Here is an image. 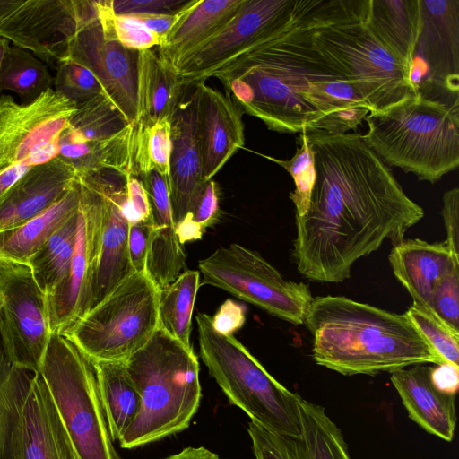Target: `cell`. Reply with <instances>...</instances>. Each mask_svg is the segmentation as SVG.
Returning a JSON list of instances; mask_svg holds the SVG:
<instances>
[{
	"mask_svg": "<svg viewBox=\"0 0 459 459\" xmlns=\"http://www.w3.org/2000/svg\"><path fill=\"white\" fill-rule=\"evenodd\" d=\"M304 132L316 182L307 213L295 217L291 256L305 278L340 283L359 259L386 239L402 241L425 213L362 134Z\"/></svg>",
	"mask_w": 459,
	"mask_h": 459,
	"instance_id": "6da1fadb",
	"label": "cell"
},
{
	"mask_svg": "<svg viewBox=\"0 0 459 459\" xmlns=\"http://www.w3.org/2000/svg\"><path fill=\"white\" fill-rule=\"evenodd\" d=\"M330 0H296L290 18L212 76L241 112L273 131L355 129L371 111L316 36Z\"/></svg>",
	"mask_w": 459,
	"mask_h": 459,
	"instance_id": "7a4b0ae2",
	"label": "cell"
},
{
	"mask_svg": "<svg viewBox=\"0 0 459 459\" xmlns=\"http://www.w3.org/2000/svg\"><path fill=\"white\" fill-rule=\"evenodd\" d=\"M304 325L312 337L314 361L344 376L447 363L405 314L347 297L314 298Z\"/></svg>",
	"mask_w": 459,
	"mask_h": 459,
	"instance_id": "3957f363",
	"label": "cell"
},
{
	"mask_svg": "<svg viewBox=\"0 0 459 459\" xmlns=\"http://www.w3.org/2000/svg\"><path fill=\"white\" fill-rule=\"evenodd\" d=\"M125 365L140 396V408L119 439L120 446H143L187 429L202 396L193 349L159 327Z\"/></svg>",
	"mask_w": 459,
	"mask_h": 459,
	"instance_id": "277c9868",
	"label": "cell"
},
{
	"mask_svg": "<svg viewBox=\"0 0 459 459\" xmlns=\"http://www.w3.org/2000/svg\"><path fill=\"white\" fill-rule=\"evenodd\" d=\"M365 143L387 165L435 183L459 165V105L418 94L364 119Z\"/></svg>",
	"mask_w": 459,
	"mask_h": 459,
	"instance_id": "5b68a950",
	"label": "cell"
},
{
	"mask_svg": "<svg viewBox=\"0 0 459 459\" xmlns=\"http://www.w3.org/2000/svg\"><path fill=\"white\" fill-rule=\"evenodd\" d=\"M200 356L230 403L274 433L300 438L299 394L271 376L234 335L212 326L211 316H196Z\"/></svg>",
	"mask_w": 459,
	"mask_h": 459,
	"instance_id": "8992f818",
	"label": "cell"
},
{
	"mask_svg": "<svg viewBox=\"0 0 459 459\" xmlns=\"http://www.w3.org/2000/svg\"><path fill=\"white\" fill-rule=\"evenodd\" d=\"M368 8V0H330L316 36L342 64L371 111H380L418 91L410 70L366 26Z\"/></svg>",
	"mask_w": 459,
	"mask_h": 459,
	"instance_id": "52a82bcc",
	"label": "cell"
},
{
	"mask_svg": "<svg viewBox=\"0 0 459 459\" xmlns=\"http://www.w3.org/2000/svg\"><path fill=\"white\" fill-rule=\"evenodd\" d=\"M79 459H121L109 436L92 360L52 333L39 370Z\"/></svg>",
	"mask_w": 459,
	"mask_h": 459,
	"instance_id": "ba28073f",
	"label": "cell"
},
{
	"mask_svg": "<svg viewBox=\"0 0 459 459\" xmlns=\"http://www.w3.org/2000/svg\"><path fill=\"white\" fill-rule=\"evenodd\" d=\"M159 290L134 273L63 335L92 361L126 362L159 328Z\"/></svg>",
	"mask_w": 459,
	"mask_h": 459,
	"instance_id": "9c48e42d",
	"label": "cell"
},
{
	"mask_svg": "<svg viewBox=\"0 0 459 459\" xmlns=\"http://www.w3.org/2000/svg\"><path fill=\"white\" fill-rule=\"evenodd\" d=\"M203 284L212 285L294 325H304L312 303L309 285L285 279L257 252L233 243L201 259Z\"/></svg>",
	"mask_w": 459,
	"mask_h": 459,
	"instance_id": "30bf717a",
	"label": "cell"
},
{
	"mask_svg": "<svg viewBox=\"0 0 459 459\" xmlns=\"http://www.w3.org/2000/svg\"><path fill=\"white\" fill-rule=\"evenodd\" d=\"M76 181L80 204L74 255L64 279L46 295L51 333L60 335L90 310L103 224V197L97 178L82 173Z\"/></svg>",
	"mask_w": 459,
	"mask_h": 459,
	"instance_id": "8fae6325",
	"label": "cell"
},
{
	"mask_svg": "<svg viewBox=\"0 0 459 459\" xmlns=\"http://www.w3.org/2000/svg\"><path fill=\"white\" fill-rule=\"evenodd\" d=\"M77 105L48 89L25 104L0 96V171L16 165L33 167L58 154L61 133Z\"/></svg>",
	"mask_w": 459,
	"mask_h": 459,
	"instance_id": "7c38bea8",
	"label": "cell"
},
{
	"mask_svg": "<svg viewBox=\"0 0 459 459\" xmlns=\"http://www.w3.org/2000/svg\"><path fill=\"white\" fill-rule=\"evenodd\" d=\"M0 333L13 364L37 372L52 333L46 293L28 264L0 261Z\"/></svg>",
	"mask_w": 459,
	"mask_h": 459,
	"instance_id": "4fadbf2b",
	"label": "cell"
},
{
	"mask_svg": "<svg viewBox=\"0 0 459 459\" xmlns=\"http://www.w3.org/2000/svg\"><path fill=\"white\" fill-rule=\"evenodd\" d=\"M78 25L68 59L89 69L104 93L129 123H138L137 64L139 51L124 48L103 32L95 1L75 0Z\"/></svg>",
	"mask_w": 459,
	"mask_h": 459,
	"instance_id": "5bb4252c",
	"label": "cell"
},
{
	"mask_svg": "<svg viewBox=\"0 0 459 459\" xmlns=\"http://www.w3.org/2000/svg\"><path fill=\"white\" fill-rule=\"evenodd\" d=\"M421 29L411 81L418 92L459 104V0H420Z\"/></svg>",
	"mask_w": 459,
	"mask_h": 459,
	"instance_id": "9a60e30c",
	"label": "cell"
},
{
	"mask_svg": "<svg viewBox=\"0 0 459 459\" xmlns=\"http://www.w3.org/2000/svg\"><path fill=\"white\" fill-rule=\"evenodd\" d=\"M295 1L245 0L221 31L179 61L178 76L187 86L204 82L288 21Z\"/></svg>",
	"mask_w": 459,
	"mask_h": 459,
	"instance_id": "2e32d148",
	"label": "cell"
},
{
	"mask_svg": "<svg viewBox=\"0 0 459 459\" xmlns=\"http://www.w3.org/2000/svg\"><path fill=\"white\" fill-rule=\"evenodd\" d=\"M14 459H79L38 372L24 370L20 381Z\"/></svg>",
	"mask_w": 459,
	"mask_h": 459,
	"instance_id": "e0dca14e",
	"label": "cell"
},
{
	"mask_svg": "<svg viewBox=\"0 0 459 459\" xmlns=\"http://www.w3.org/2000/svg\"><path fill=\"white\" fill-rule=\"evenodd\" d=\"M77 25L75 0H25L0 24V37L56 70L68 59Z\"/></svg>",
	"mask_w": 459,
	"mask_h": 459,
	"instance_id": "ac0fdd59",
	"label": "cell"
},
{
	"mask_svg": "<svg viewBox=\"0 0 459 459\" xmlns=\"http://www.w3.org/2000/svg\"><path fill=\"white\" fill-rule=\"evenodd\" d=\"M90 172L94 173L103 197L100 249L91 285V310L134 272L128 253L130 224L123 212L126 178L111 170Z\"/></svg>",
	"mask_w": 459,
	"mask_h": 459,
	"instance_id": "d6986e66",
	"label": "cell"
},
{
	"mask_svg": "<svg viewBox=\"0 0 459 459\" xmlns=\"http://www.w3.org/2000/svg\"><path fill=\"white\" fill-rule=\"evenodd\" d=\"M198 100L195 84L191 92L186 91L170 118L171 154L168 181L175 226L186 217L205 182Z\"/></svg>",
	"mask_w": 459,
	"mask_h": 459,
	"instance_id": "ffe728a7",
	"label": "cell"
},
{
	"mask_svg": "<svg viewBox=\"0 0 459 459\" xmlns=\"http://www.w3.org/2000/svg\"><path fill=\"white\" fill-rule=\"evenodd\" d=\"M77 171L57 156L31 167L0 199V232L18 227L55 204Z\"/></svg>",
	"mask_w": 459,
	"mask_h": 459,
	"instance_id": "44dd1931",
	"label": "cell"
},
{
	"mask_svg": "<svg viewBox=\"0 0 459 459\" xmlns=\"http://www.w3.org/2000/svg\"><path fill=\"white\" fill-rule=\"evenodd\" d=\"M198 90L203 178L211 180L245 143L241 111L226 93L201 82Z\"/></svg>",
	"mask_w": 459,
	"mask_h": 459,
	"instance_id": "7402d4cb",
	"label": "cell"
},
{
	"mask_svg": "<svg viewBox=\"0 0 459 459\" xmlns=\"http://www.w3.org/2000/svg\"><path fill=\"white\" fill-rule=\"evenodd\" d=\"M388 261L394 275L413 302L429 309L437 284L459 268V256L446 240L429 243L420 238H403L393 246Z\"/></svg>",
	"mask_w": 459,
	"mask_h": 459,
	"instance_id": "603a6c76",
	"label": "cell"
},
{
	"mask_svg": "<svg viewBox=\"0 0 459 459\" xmlns=\"http://www.w3.org/2000/svg\"><path fill=\"white\" fill-rule=\"evenodd\" d=\"M430 368L416 365L391 373L408 416L426 432L452 441L456 424L455 395L438 390L432 383Z\"/></svg>",
	"mask_w": 459,
	"mask_h": 459,
	"instance_id": "cb8c5ba5",
	"label": "cell"
},
{
	"mask_svg": "<svg viewBox=\"0 0 459 459\" xmlns=\"http://www.w3.org/2000/svg\"><path fill=\"white\" fill-rule=\"evenodd\" d=\"M245 0H190L180 17L156 48L174 67L193 50L221 31Z\"/></svg>",
	"mask_w": 459,
	"mask_h": 459,
	"instance_id": "d4e9b609",
	"label": "cell"
},
{
	"mask_svg": "<svg viewBox=\"0 0 459 459\" xmlns=\"http://www.w3.org/2000/svg\"><path fill=\"white\" fill-rule=\"evenodd\" d=\"M188 87L157 48L139 51L138 123L152 125L165 118L170 120Z\"/></svg>",
	"mask_w": 459,
	"mask_h": 459,
	"instance_id": "484cf974",
	"label": "cell"
},
{
	"mask_svg": "<svg viewBox=\"0 0 459 459\" xmlns=\"http://www.w3.org/2000/svg\"><path fill=\"white\" fill-rule=\"evenodd\" d=\"M365 24L411 72L421 29L420 0H368Z\"/></svg>",
	"mask_w": 459,
	"mask_h": 459,
	"instance_id": "4316f807",
	"label": "cell"
},
{
	"mask_svg": "<svg viewBox=\"0 0 459 459\" xmlns=\"http://www.w3.org/2000/svg\"><path fill=\"white\" fill-rule=\"evenodd\" d=\"M79 187L73 186L51 207L22 223L0 232V261L28 264L51 235L79 210Z\"/></svg>",
	"mask_w": 459,
	"mask_h": 459,
	"instance_id": "83f0119b",
	"label": "cell"
},
{
	"mask_svg": "<svg viewBox=\"0 0 459 459\" xmlns=\"http://www.w3.org/2000/svg\"><path fill=\"white\" fill-rule=\"evenodd\" d=\"M111 440H119L140 408V396L124 362L92 361Z\"/></svg>",
	"mask_w": 459,
	"mask_h": 459,
	"instance_id": "f1b7e54d",
	"label": "cell"
},
{
	"mask_svg": "<svg viewBox=\"0 0 459 459\" xmlns=\"http://www.w3.org/2000/svg\"><path fill=\"white\" fill-rule=\"evenodd\" d=\"M199 278L198 271L186 270L172 283L159 290V327L187 349H192L191 320Z\"/></svg>",
	"mask_w": 459,
	"mask_h": 459,
	"instance_id": "f546056e",
	"label": "cell"
},
{
	"mask_svg": "<svg viewBox=\"0 0 459 459\" xmlns=\"http://www.w3.org/2000/svg\"><path fill=\"white\" fill-rule=\"evenodd\" d=\"M300 441L308 459H351L343 435L316 403L298 398Z\"/></svg>",
	"mask_w": 459,
	"mask_h": 459,
	"instance_id": "4dcf8cb0",
	"label": "cell"
},
{
	"mask_svg": "<svg viewBox=\"0 0 459 459\" xmlns=\"http://www.w3.org/2000/svg\"><path fill=\"white\" fill-rule=\"evenodd\" d=\"M78 213L79 210L29 261L33 277L46 295L56 288L69 269L76 241Z\"/></svg>",
	"mask_w": 459,
	"mask_h": 459,
	"instance_id": "1f68e13d",
	"label": "cell"
},
{
	"mask_svg": "<svg viewBox=\"0 0 459 459\" xmlns=\"http://www.w3.org/2000/svg\"><path fill=\"white\" fill-rule=\"evenodd\" d=\"M54 85L47 65L30 51L9 47L0 69V90L16 92L32 101Z\"/></svg>",
	"mask_w": 459,
	"mask_h": 459,
	"instance_id": "d6a6232c",
	"label": "cell"
},
{
	"mask_svg": "<svg viewBox=\"0 0 459 459\" xmlns=\"http://www.w3.org/2000/svg\"><path fill=\"white\" fill-rule=\"evenodd\" d=\"M130 124L105 94L77 105L66 130L74 138L87 143L107 140Z\"/></svg>",
	"mask_w": 459,
	"mask_h": 459,
	"instance_id": "836d02e7",
	"label": "cell"
},
{
	"mask_svg": "<svg viewBox=\"0 0 459 459\" xmlns=\"http://www.w3.org/2000/svg\"><path fill=\"white\" fill-rule=\"evenodd\" d=\"M175 227L153 228L145 261V274L160 290L172 283L186 267V255Z\"/></svg>",
	"mask_w": 459,
	"mask_h": 459,
	"instance_id": "e575fe53",
	"label": "cell"
},
{
	"mask_svg": "<svg viewBox=\"0 0 459 459\" xmlns=\"http://www.w3.org/2000/svg\"><path fill=\"white\" fill-rule=\"evenodd\" d=\"M170 120L152 125L137 123L134 165L138 176L156 170L169 178L171 154Z\"/></svg>",
	"mask_w": 459,
	"mask_h": 459,
	"instance_id": "d590c367",
	"label": "cell"
},
{
	"mask_svg": "<svg viewBox=\"0 0 459 459\" xmlns=\"http://www.w3.org/2000/svg\"><path fill=\"white\" fill-rule=\"evenodd\" d=\"M24 370L11 361L0 333V459H14L17 394Z\"/></svg>",
	"mask_w": 459,
	"mask_h": 459,
	"instance_id": "8d00e7d4",
	"label": "cell"
},
{
	"mask_svg": "<svg viewBox=\"0 0 459 459\" xmlns=\"http://www.w3.org/2000/svg\"><path fill=\"white\" fill-rule=\"evenodd\" d=\"M98 18L105 35L117 41L124 48L143 51L158 47L160 38L143 26L136 19L117 14L112 0L95 1Z\"/></svg>",
	"mask_w": 459,
	"mask_h": 459,
	"instance_id": "74e56055",
	"label": "cell"
},
{
	"mask_svg": "<svg viewBox=\"0 0 459 459\" xmlns=\"http://www.w3.org/2000/svg\"><path fill=\"white\" fill-rule=\"evenodd\" d=\"M297 151L290 160H278L263 155L279 164L292 177L295 189L290 198L295 205V217H303L308 209L312 190L316 182L314 153L307 142L306 133H299L297 138Z\"/></svg>",
	"mask_w": 459,
	"mask_h": 459,
	"instance_id": "f35d334b",
	"label": "cell"
},
{
	"mask_svg": "<svg viewBox=\"0 0 459 459\" xmlns=\"http://www.w3.org/2000/svg\"><path fill=\"white\" fill-rule=\"evenodd\" d=\"M404 314L446 362L459 367V331L415 302Z\"/></svg>",
	"mask_w": 459,
	"mask_h": 459,
	"instance_id": "ab89813d",
	"label": "cell"
},
{
	"mask_svg": "<svg viewBox=\"0 0 459 459\" xmlns=\"http://www.w3.org/2000/svg\"><path fill=\"white\" fill-rule=\"evenodd\" d=\"M220 212L218 186L212 179L205 181L186 217L175 226L180 243L201 239L206 229L218 221Z\"/></svg>",
	"mask_w": 459,
	"mask_h": 459,
	"instance_id": "60d3db41",
	"label": "cell"
},
{
	"mask_svg": "<svg viewBox=\"0 0 459 459\" xmlns=\"http://www.w3.org/2000/svg\"><path fill=\"white\" fill-rule=\"evenodd\" d=\"M54 86L56 91L76 105L105 94L96 76L86 67L70 59L56 68Z\"/></svg>",
	"mask_w": 459,
	"mask_h": 459,
	"instance_id": "b9f144b4",
	"label": "cell"
},
{
	"mask_svg": "<svg viewBox=\"0 0 459 459\" xmlns=\"http://www.w3.org/2000/svg\"><path fill=\"white\" fill-rule=\"evenodd\" d=\"M247 433L255 459H308L300 438L282 436L250 420Z\"/></svg>",
	"mask_w": 459,
	"mask_h": 459,
	"instance_id": "7bdbcfd3",
	"label": "cell"
},
{
	"mask_svg": "<svg viewBox=\"0 0 459 459\" xmlns=\"http://www.w3.org/2000/svg\"><path fill=\"white\" fill-rule=\"evenodd\" d=\"M142 178L148 195L153 225L158 228L175 227L168 178L156 170H152Z\"/></svg>",
	"mask_w": 459,
	"mask_h": 459,
	"instance_id": "ee69618b",
	"label": "cell"
},
{
	"mask_svg": "<svg viewBox=\"0 0 459 459\" xmlns=\"http://www.w3.org/2000/svg\"><path fill=\"white\" fill-rule=\"evenodd\" d=\"M430 310L459 331V268L437 284L432 295Z\"/></svg>",
	"mask_w": 459,
	"mask_h": 459,
	"instance_id": "f6af8a7d",
	"label": "cell"
},
{
	"mask_svg": "<svg viewBox=\"0 0 459 459\" xmlns=\"http://www.w3.org/2000/svg\"><path fill=\"white\" fill-rule=\"evenodd\" d=\"M126 199L123 212L129 224L151 220V208L145 186L137 177H126Z\"/></svg>",
	"mask_w": 459,
	"mask_h": 459,
	"instance_id": "bcb514c9",
	"label": "cell"
},
{
	"mask_svg": "<svg viewBox=\"0 0 459 459\" xmlns=\"http://www.w3.org/2000/svg\"><path fill=\"white\" fill-rule=\"evenodd\" d=\"M154 225L152 219L129 225L128 253L134 273H145V261Z\"/></svg>",
	"mask_w": 459,
	"mask_h": 459,
	"instance_id": "7dc6e473",
	"label": "cell"
},
{
	"mask_svg": "<svg viewBox=\"0 0 459 459\" xmlns=\"http://www.w3.org/2000/svg\"><path fill=\"white\" fill-rule=\"evenodd\" d=\"M189 2L190 0H112V6L117 14L175 13Z\"/></svg>",
	"mask_w": 459,
	"mask_h": 459,
	"instance_id": "c3c4849f",
	"label": "cell"
},
{
	"mask_svg": "<svg viewBox=\"0 0 459 459\" xmlns=\"http://www.w3.org/2000/svg\"><path fill=\"white\" fill-rule=\"evenodd\" d=\"M442 217L450 249L459 256V189L454 187L443 195Z\"/></svg>",
	"mask_w": 459,
	"mask_h": 459,
	"instance_id": "681fc988",
	"label": "cell"
},
{
	"mask_svg": "<svg viewBox=\"0 0 459 459\" xmlns=\"http://www.w3.org/2000/svg\"><path fill=\"white\" fill-rule=\"evenodd\" d=\"M212 326L222 334L233 335L246 321V307L232 299L224 301L211 316Z\"/></svg>",
	"mask_w": 459,
	"mask_h": 459,
	"instance_id": "f907efd6",
	"label": "cell"
},
{
	"mask_svg": "<svg viewBox=\"0 0 459 459\" xmlns=\"http://www.w3.org/2000/svg\"><path fill=\"white\" fill-rule=\"evenodd\" d=\"M184 8V7H183ZM182 8V9H183ZM182 9L175 13H130L125 14L131 16L140 22L152 32L156 34L160 42L164 37L169 33L173 25L177 22L180 17Z\"/></svg>",
	"mask_w": 459,
	"mask_h": 459,
	"instance_id": "816d5d0a",
	"label": "cell"
},
{
	"mask_svg": "<svg viewBox=\"0 0 459 459\" xmlns=\"http://www.w3.org/2000/svg\"><path fill=\"white\" fill-rule=\"evenodd\" d=\"M433 385L440 391L455 395L459 385V367L442 363L430 368Z\"/></svg>",
	"mask_w": 459,
	"mask_h": 459,
	"instance_id": "f5cc1de1",
	"label": "cell"
},
{
	"mask_svg": "<svg viewBox=\"0 0 459 459\" xmlns=\"http://www.w3.org/2000/svg\"><path fill=\"white\" fill-rule=\"evenodd\" d=\"M30 168L21 164L0 171V199Z\"/></svg>",
	"mask_w": 459,
	"mask_h": 459,
	"instance_id": "db71d44e",
	"label": "cell"
},
{
	"mask_svg": "<svg viewBox=\"0 0 459 459\" xmlns=\"http://www.w3.org/2000/svg\"><path fill=\"white\" fill-rule=\"evenodd\" d=\"M164 459H221L216 453L204 447H186Z\"/></svg>",
	"mask_w": 459,
	"mask_h": 459,
	"instance_id": "11a10c76",
	"label": "cell"
},
{
	"mask_svg": "<svg viewBox=\"0 0 459 459\" xmlns=\"http://www.w3.org/2000/svg\"><path fill=\"white\" fill-rule=\"evenodd\" d=\"M25 0H0V24L17 10Z\"/></svg>",
	"mask_w": 459,
	"mask_h": 459,
	"instance_id": "9f6ffc18",
	"label": "cell"
},
{
	"mask_svg": "<svg viewBox=\"0 0 459 459\" xmlns=\"http://www.w3.org/2000/svg\"><path fill=\"white\" fill-rule=\"evenodd\" d=\"M10 41L3 37H0V69L2 65V62L4 59V56L10 47ZM2 91L0 90V96H1Z\"/></svg>",
	"mask_w": 459,
	"mask_h": 459,
	"instance_id": "6f0895ef",
	"label": "cell"
}]
</instances>
